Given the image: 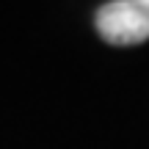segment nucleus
<instances>
[{
	"label": "nucleus",
	"mask_w": 149,
	"mask_h": 149,
	"mask_svg": "<svg viewBox=\"0 0 149 149\" xmlns=\"http://www.w3.org/2000/svg\"><path fill=\"white\" fill-rule=\"evenodd\" d=\"M94 25L108 44H141L149 39V0H111L100 6Z\"/></svg>",
	"instance_id": "f257e3e1"
}]
</instances>
